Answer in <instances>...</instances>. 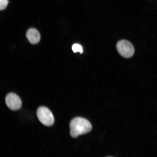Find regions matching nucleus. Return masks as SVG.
I'll return each instance as SVG.
<instances>
[{"label":"nucleus","instance_id":"nucleus-3","mask_svg":"<svg viewBox=\"0 0 157 157\" xmlns=\"http://www.w3.org/2000/svg\"><path fill=\"white\" fill-rule=\"evenodd\" d=\"M37 117L39 121L43 124L47 126H50L54 123V119L51 111L47 108L41 106L37 109Z\"/></svg>","mask_w":157,"mask_h":157},{"label":"nucleus","instance_id":"nucleus-5","mask_svg":"<svg viewBox=\"0 0 157 157\" xmlns=\"http://www.w3.org/2000/svg\"><path fill=\"white\" fill-rule=\"evenodd\" d=\"M26 37L30 42L33 44L38 43L40 39V35L38 31L34 28L29 29L26 32Z\"/></svg>","mask_w":157,"mask_h":157},{"label":"nucleus","instance_id":"nucleus-1","mask_svg":"<svg viewBox=\"0 0 157 157\" xmlns=\"http://www.w3.org/2000/svg\"><path fill=\"white\" fill-rule=\"evenodd\" d=\"M69 126L70 135L73 138L87 133L92 129L90 122L87 119L81 117H76L72 119L70 122Z\"/></svg>","mask_w":157,"mask_h":157},{"label":"nucleus","instance_id":"nucleus-6","mask_svg":"<svg viewBox=\"0 0 157 157\" xmlns=\"http://www.w3.org/2000/svg\"><path fill=\"white\" fill-rule=\"evenodd\" d=\"M72 49L73 51L76 53L79 52L80 53L83 52V49L82 46L79 44H73L72 47Z\"/></svg>","mask_w":157,"mask_h":157},{"label":"nucleus","instance_id":"nucleus-2","mask_svg":"<svg viewBox=\"0 0 157 157\" xmlns=\"http://www.w3.org/2000/svg\"><path fill=\"white\" fill-rule=\"evenodd\" d=\"M116 47L119 53L124 58H131L134 54V49L133 45L127 40H119L116 44Z\"/></svg>","mask_w":157,"mask_h":157},{"label":"nucleus","instance_id":"nucleus-4","mask_svg":"<svg viewBox=\"0 0 157 157\" xmlns=\"http://www.w3.org/2000/svg\"><path fill=\"white\" fill-rule=\"evenodd\" d=\"M5 102L7 107L13 110H18L22 106V101L20 98L13 93H9L7 95Z\"/></svg>","mask_w":157,"mask_h":157},{"label":"nucleus","instance_id":"nucleus-7","mask_svg":"<svg viewBox=\"0 0 157 157\" xmlns=\"http://www.w3.org/2000/svg\"><path fill=\"white\" fill-rule=\"evenodd\" d=\"M8 3V0H0V10H3L6 8Z\"/></svg>","mask_w":157,"mask_h":157}]
</instances>
